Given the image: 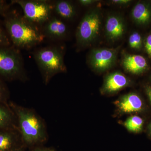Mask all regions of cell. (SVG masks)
Wrapping results in <instances>:
<instances>
[{
	"label": "cell",
	"instance_id": "cell-11",
	"mask_svg": "<svg viewBox=\"0 0 151 151\" xmlns=\"http://www.w3.org/2000/svg\"><path fill=\"white\" fill-rule=\"evenodd\" d=\"M129 83V80L125 75L119 72H115L107 76L103 85V90L105 93H114L123 89Z\"/></svg>",
	"mask_w": 151,
	"mask_h": 151
},
{
	"label": "cell",
	"instance_id": "cell-20",
	"mask_svg": "<svg viewBox=\"0 0 151 151\" xmlns=\"http://www.w3.org/2000/svg\"><path fill=\"white\" fill-rule=\"evenodd\" d=\"M0 25V47L9 46L10 39L7 33Z\"/></svg>",
	"mask_w": 151,
	"mask_h": 151
},
{
	"label": "cell",
	"instance_id": "cell-16",
	"mask_svg": "<svg viewBox=\"0 0 151 151\" xmlns=\"http://www.w3.org/2000/svg\"><path fill=\"white\" fill-rule=\"evenodd\" d=\"M54 9L57 14L63 18H71L75 14V10L73 6L67 1H56L55 4Z\"/></svg>",
	"mask_w": 151,
	"mask_h": 151
},
{
	"label": "cell",
	"instance_id": "cell-24",
	"mask_svg": "<svg viewBox=\"0 0 151 151\" xmlns=\"http://www.w3.org/2000/svg\"><path fill=\"white\" fill-rule=\"evenodd\" d=\"M26 148V147L23 144H21L10 151H25Z\"/></svg>",
	"mask_w": 151,
	"mask_h": 151
},
{
	"label": "cell",
	"instance_id": "cell-14",
	"mask_svg": "<svg viewBox=\"0 0 151 151\" xmlns=\"http://www.w3.org/2000/svg\"><path fill=\"white\" fill-rule=\"evenodd\" d=\"M105 29L108 37L110 39L115 40L123 35L124 31V24L119 17L111 16L107 19Z\"/></svg>",
	"mask_w": 151,
	"mask_h": 151
},
{
	"label": "cell",
	"instance_id": "cell-17",
	"mask_svg": "<svg viewBox=\"0 0 151 151\" xmlns=\"http://www.w3.org/2000/svg\"><path fill=\"white\" fill-rule=\"evenodd\" d=\"M144 121L142 118L137 116H133L125 121L124 123L125 127L131 132L137 133L142 129Z\"/></svg>",
	"mask_w": 151,
	"mask_h": 151
},
{
	"label": "cell",
	"instance_id": "cell-23",
	"mask_svg": "<svg viewBox=\"0 0 151 151\" xmlns=\"http://www.w3.org/2000/svg\"><path fill=\"white\" fill-rule=\"evenodd\" d=\"M7 9V5L6 4L5 2L0 0V14L4 15Z\"/></svg>",
	"mask_w": 151,
	"mask_h": 151
},
{
	"label": "cell",
	"instance_id": "cell-28",
	"mask_svg": "<svg viewBox=\"0 0 151 151\" xmlns=\"http://www.w3.org/2000/svg\"><path fill=\"white\" fill-rule=\"evenodd\" d=\"M150 133L151 134V124H150Z\"/></svg>",
	"mask_w": 151,
	"mask_h": 151
},
{
	"label": "cell",
	"instance_id": "cell-15",
	"mask_svg": "<svg viewBox=\"0 0 151 151\" xmlns=\"http://www.w3.org/2000/svg\"><path fill=\"white\" fill-rule=\"evenodd\" d=\"M132 17L138 23H147L150 19L151 13L148 7L142 3H138L133 9Z\"/></svg>",
	"mask_w": 151,
	"mask_h": 151
},
{
	"label": "cell",
	"instance_id": "cell-6",
	"mask_svg": "<svg viewBox=\"0 0 151 151\" xmlns=\"http://www.w3.org/2000/svg\"><path fill=\"white\" fill-rule=\"evenodd\" d=\"M100 24V17L97 12L92 11L85 15L78 27V43L84 46L94 40L99 34Z\"/></svg>",
	"mask_w": 151,
	"mask_h": 151
},
{
	"label": "cell",
	"instance_id": "cell-8",
	"mask_svg": "<svg viewBox=\"0 0 151 151\" xmlns=\"http://www.w3.org/2000/svg\"><path fill=\"white\" fill-rule=\"evenodd\" d=\"M115 103L119 110L125 113L139 112L143 108L142 99L135 93H129L124 95Z\"/></svg>",
	"mask_w": 151,
	"mask_h": 151
},
{
	"label": "cell",
	"instance_id": "cell-5",
	"mask_svg": "<svg viewBox=\"0 0 151 151\" xmlns=\"http://www.w3.org/2000/svg\"><path fill=\"white\" fill-rule=\"evenodd\" d=\"M12 4H17L21 7L24 17L33 24H43L48 21L54 6L46 1L13 0Z\"/></svg>",
	"mask_w": 151,
	"mask_h": 151
},
{
	"label": "cell",
	"instance_id": "cell-10",
	"mask_svg": "<svg viewBox=\"0 0 151 151\" xmlns=\"http://www.w3.org/2000/svg\"><path fill=\"white\" fill-rule=\"evenodd\" d=\"M123 65L127 71L134 74L142 73L147 67L145 58L139 55H127L122 61Z\"/></svg>",
	"mask_w": 151,
	"mask_h": 151
},
{
	"label": "cell",
	"instance_id": "cell-3",
	"mask_svg": "<svg viewBox=\"0 0 151 151\" xmlns=\"http://www.w3.org/2000/svg\"><path fill=\"white\" fill-rule=\"evenodd\" d=\"M35 58L45 85L55 75L66 70L62 52L56 47L41 49L36 52Z\"/></svg>",
	"mask_w": 151,
	"mask_h": 151
},
{
	"label": "cell",
	"instance_id": "cell-2",
	"mask_svg": "<svg viewBox=\"0 0 151 151\" xmlns=\"http://www.w3.org/2000/svg\"><path fill=\"white\" fill-rule=\"evenodd\" d=\"M4 15L6 31L15 46L29 48L43 41L44 34L24 17L12 12H6Z\"/></svg>",
	"mask_w": 151,
	"mask_h": 151
},
{
	"label": "cell",
	"instance_id": "cell-19",
	"mask_svg": "<svg viewBox=\"0 0 151 151\" xmlns=\"http://www.w3.org/2000/svg\"><path fill=\"white\" fill-rule=\"evenodd\" d=\"M8 91L2 81L0 79V103L9 105Z\"/></svg>",
	"mask_w": 151,
	"mask_h": 151
},
{
	"label": "cell",
	"instance_id": "cell-26",
	"mask_svg": "<svg viewBox=\"0 0 151 151\" xmlns=\"http://www.w3.org/2000/svg\"><path fill=\"white\" fill-rule=\"evenodd\" d=\"M79 2L82 5L87 6L91 4L92 3L94 2V1H92V0H80V1H79Z\"/></svg>",
	"mask_w": 151,
	"mask_h": 151
},
{
	"label": "cell",
	"instance_id": "cell-1",
	"mask_svg": "<svg viewBox=\"0 0 151 151\" xmlns=\"http://www.w3.org/2000/svg\"><path fill=\"white\" fill-rule=\"evenodd\" d=\"M9 105L16 118L22 144L32 148L46 142L48 134L43 119L33 109L12 102Z\"/></svg>",
	"mask_w": 151,
	"mask_h": 151
},
{
	"label": "cell",
	"instance_id": "cell-21",
	"mask_svg": "<svg viewBox=\"0 0 151 151\" xmlns=\"http://www.w3.org/2000/svg\"><path fill=\"white\" fill-rule=\"evenodd\" d=\"M29 151H56L52 147H44L39 146L31 148Z\"/></svg>",
	"mask_w": 151,
	"mask_h": 151
},
{
	"label": "cell",
	"instance_id": "cell-25",
	"mask_svg": "<svg viewBox=\"0 0 151 151\" xmlns=\"http://www.w3.org/2000/svg\"><path fill=\"white\" fill-rule=\"evenodd\" d=\"M131 2L129 0H113L112 2L117 4H126Z\"/></svg>",
	"mask_w": 151,
	"mask_h": 151
},
{
	"label": "cell",
	"instance_id": "cell-12",
	"mask_svg": "<svg viewBox=\"0 0 151 151\" xmlns=\"http://www.w3.org/2000/svg\"><path fill=\"white\" fill-rule=\"evenodd\" d=\"M8 129L19 131L16 118L9 105L0 103V131Z\"/></svg>",
	"mask_w": 151,
	"mask_h": 151
},
{
	"label": "cell",
	"instance_id": "cell-18",
	"mask_svg": "<svg viewBox=\"0 0 151 151\" xmlns=\"http://www.w3.org/2000/svg\"><path fill=\"white\" fill-rule=\"evenodd\" d=\"M129 44L132 48L139 49L142 45V40L141 35L138 32H134L129 38Z\"/></svg>",
	"mask_w": 151,
	"mask_h": 151
},
{
	"label": "cell",
	"instance_id": "cell-4",
	"mask_svg": "<svg viewBox=\"0 0 151 151\" xmlns=\"http://www.w3.org/2000/svg\"><path fill=\"white\" fill-rule=\"evenodd\" d=\"M0 76L9 81L24 79L21 56L16 49L0 47Z\"/></svg>",
	"mask_w": 151,
	"mask_h": 151
},
{
	"label": "cell",
	"instance_id": "cell-9",
	"mask_svg": "<svg viewBox=\"0 0 151 151\" xmlns=\"http://www.w3.org/2000/svg\"><path fill=\"white\" fill-rule=\"evenodd\" d=\"M22 144L18 130L0 131V151H10Z\"/></svg>",
	"mask_w": 151,
	"mask_h": 151
},
{
	"label": "cell",
	"instance_id": "cell-22",
	"mask_svg": "<svg viewBox=\"0 0 151 151\" xmlns=\"http://www.w3.org/2000/svg\"><path fill=\"white\" fill-rule=\"evenodd\" d=\"M145 48L148 54L151 57V34L147 37L145 44Z\"/></svg>",
	"mask_w": 151,
	"mask_h": 151
},
{
	"label": "cell",
	"instance_id": "cell-13",
	"mask_svg": "<svg viewBox=\"0 0 151 151\" xmlns=\"http://www.w3.org/2000/svg\"><path fill=\"white\" fill-rule=\"evenodd\" d=\"M66 31V25L60 19L53 18L49 20L45 24L44 35L50 38H60L65 35Z\"/></svg>",
	"mask_w": 151,
	"mask_h": 151
},
{
	"label": "cell",
	"instance_id": "cell-27",
	"mask_svg": "<svg viewBox=\"0 0 151 151\" xmlns=\"http://www.w3.org/2000/svg\"><path fill=\"white\" fill-rule=\"evenodd\" d=\"M146 93L151 103V87L147 86L146 89Z\"/></svg>",
	"mask_w": 151,
	"mask_h": 151
},
{
	"label": "cell",
	"instance_id": "cell-7",
	"mask_svg": "<svg viewBox=\"0 0 151 151\" xmlns=\"http://www.w3.org/2000/svg\"><path fill=\"white\" fill-rule=\"evenodd\" d=\"M114 50L100 49L92 51L90 63L92 67L99 70H105L112 66L116 59Z\"/></svg>",
	"mask_w": 151,
	"mask_h": 151
}]
</instances>
